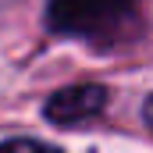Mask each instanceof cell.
Listing matches in <instances>:
<instances>
[{
  "instance_id": "cell-1",
  "label": "cell",
  "mask_w": 153,
  "mask_h": 153,
  "mask_svg": "<svg viewBox=\"0 0 153 153\" xmlns=\"http://www.w3.org/2000/svg\"><path fill=\"white\" fill-rule=\"evenodd\" d=\"M46 25L57 36L114 46L139 25V0H50Z\"/></svg>"
},
{
  "instance_id": "cell-2",
  "label": "cell",
  "mask_w": 153,
  "mask_h": 153,
  "mask_svg": "<svg viewBox=\"0 0 153 153\" xmlns=\"http://www.w3.org/2000/svg\"><path fill=\"white\" fill-rule=\"evenodd\" d=\"M103 107H107V85H100V82H78V85L57 89L46 100L43 114L57 128H78V125L96 121L103 114Z\"/></svg>"
},
{
  "instance_id": "cell-3",
  "label": "cell",
  "mask_w": 153,
  "mask_h": 153,
  "mask_svg": "<svg viewBox=\"0 0 153 153\" xmlns=\"http://www.w3.org/2000/svg\"><path fill=\"white\" fill-rule=\"evenodd\" d=\"M0 153H64V150L39 143V139H7V143H0Z\"/></svg>"
}]
</instances>
